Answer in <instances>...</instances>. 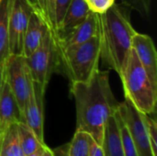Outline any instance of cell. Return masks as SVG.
Wrapping results in <instances>:
<instances>
[{
  "label": "cell",
  "mask_w": 157,
  "mask_h": 156,
  "mask_svg": "<svg viewBox=\"0 0 157 156\" xmlns=\"http://www.w3.org/2000/svg\"><path fill=\"white\" fill-rule=\"evenodd\" d=\"M13 0H0V64L9 56L8 19Z\"/></svg>",
  "instance_id": "17"
},
{
  "label": "cell",
  "mask_w": 157,
  "mask_h": 156,
  "mask_svg": "<svg viewBox=\"0 0 157 156\" xmlns=\"http://www.w3.org/2000/svg\"><path fill=\"white\" fill-rule=\"evenodd\" d=\"M40 156H54V154H53V153H52V150H51L50 148H48V147L46 146L45 149H44V151H43V153L41 154V155Z\"/></svg>",
  "instance_id": "30"
},
{
  "label": "cell",
  "mask_w": 157,
  "mask_h": 156,
  "mask_svg": "<svg viewBox=\"0 0 157 156\" xmlns=\"http://www.w3.org/2000/svg\"><path fill=\"white\" fill-rule=\"evenodd\" d=\"M132 47L152 84L157 87V52L152 38L136 32L132 37Z\"/></svg>",
  "instance_id": "10"
},
{
  "label": "cell",
  "mask_w": 157,
  "mask_h": 156,
  "mask_svg": "<svg viewBox=\"0 0 157 156\" xmlns=\"http://www.w3.org/2000/svg\"><path fill=\"white\" fill-rule=\"evenodd\" d=\"M71 2L72 0H55V22L57 27V35H58V29L64 17V15Z\"/></svg>",
  "instance_id": "24"
},
{
  "label": "cell",
  "mask_w": 157,
  "mask_h": 156,
  "mask_svg": "<svg viewBox=\"0 0 157 156\" xmlns=\"http://www.w3.org/2000/svg\"><path fill=\"white\" fill-rule=\"evenodd\" d=\"M89 156H104L103 149L101 145L98 144L94 139L92 138L90 141V148H89Z\"/></svg>",
  "instance_id": "26"
},
{
  "label": "cell",
  "mask_w": 157,
  "mask_h": 156,
  "mask_svg": "<svg viewBox=\"0 0 157 156\" xmlns=\"http://www.w3.org/2000/svg\"><path fill=\"white\" fill-rule=\"evenodd\" d=\"M97 36L99 40L100 60L120 75L128 53L132 49V37L137 32L126 9L114 4L103 13H96Z\"/></svg>",
  "instance_id": "2"
},
{
  "label": "cell",
  "mask_w": 157,
  "mask_h": 156,
  "mask_svg": "<svg viewBox=\"0 0 157 156\" xmlns=\"http://www.w3.org/2000/svg\"><path fill=\"white\" fill-rule=\"evenodd\" d=\"M5 63L0 64V92H1V89L5 81Z\"/></svg>",
  "instance_id": "29"
},
{
  "label": "cell",
  "mask_w": 157,
  "mask_h": 156,
  "mask_svg": "<svg viewBox=\"0 0 157 156\" xmlns=\"http://www.w3.org/2000/svg\"><path fill=\"white\" fill-rule=\"evenodd\" d=\"M59 72L65 74L71 84L89 81L99 69L100 47L98 36L63 50H58Z\"/></svg>",
  "instance_id": "4"
},
{
  "label": "cell",
  "mask_w": 157,
  "mask_h": 156,
  "mask_svg": "<svg viewBox=\"0 0 157 156\" xmlns=\"http://www.w3.org/2000/svg\"><path fill=\"white\" fill-rule=\"evenodd\" d=\"M33 10L31 0H13L8 19L9 55H23L24 37L29 16Z\"/></svg>",
  "instance_id": "8"
},
{
  "label": "cell",
  "mask_w": 157,
  "mask_h": 156,
  "mask_svg": "<svg viewBox=\"0 0 157 156\" xmlns=\"http://www.w3.org/2000/svg\"><path fill=\"white\" fill-rule=\"evenodd\" d=\"M97 33V16L96 13L91 12L81 24L69 30L68 32L60 35L55 40L57 49L63 50L69 47L82 44L93 37H96Z\"/></svg>",
  "instance_id": "11"
},
{
  "label": "cell",
  "mask_w": 157,
  "mask_h": 156,
  "mask_svg": "<svg viewBox=\"0 0 157 156\" xmlns=\"http://www.w3.org/2000/svg\"><path fill=\"white\" fill-rule=\"evenodd\" d=\"M45 147H46V145H45V143H43V144H41L37 150H35L34 152H32V153H30V154H26V155L24 156H40L41 155V154L43 153Z\"/></svg>",
  "instance_id": "28"
},
{
  "label": "cell",
  "mask_w": 157,
  "mask_h": 156,
  "mask_svg": "<svg viewBox=\"0 0 157 156\" xmlns=\"http://www.w3.org/2000/svg\"><path fill=\"white\" fill-rule=\"evenodd\" d=\"M18 122H23V118L14 94L5 79L0 92V135L11 124Z\"/></svg>",
  "instance_id": "12"
},
{
  "label": "cell",
  "mask_w": 157,
  "mask_h": 156,
  "mask_svg": "<svg viewBox=\"0 0 157 156\" xmlns=\"http://www.w3.org/2000/svg\"><path fill=\"white\" fill-rule=\"evenodd\" d=\"M34 82L47 88L54 72H59V54L55 39L48 29L40 45L33 53L26 57Z\"/></svg>",
  "instance_id": "5"
},
{
  "label": "cell",
  "mask_w": 157,
  "mask_h": 156,
  "mask_svg": "<svg viewBox=\"0 0 157 156\" xmlns=\"http://www.w3.org/2000/svg\"><path fill=\"white\" fill-rule=\"evenodd\" d=\"M118 112L131 134L138 155L156 156L154 154L150 144L147 130L143 119V113L127 98L120 103Z\"/></svg>",
  "instance_id": "7"
},
{
  "label": "cell",
  "mask_w": 157,
  "mask_h": 156,
  "mask_svg": "<svg viewBox=\"0 0 157 156\" xmlns=\"http://www.w3.org/2000/svg\"><path fill=\"white\" fill-rule=\"evenodd\" d=\"M116 0H86L90 10L94 13H103L115 4Z\"/></svg>",
  "instance_id": "25"
},
{
  "label": "cell",
  "mask_w": 157,
  "mask_h": 156,
  "mask_svg": "<svg viewBox=\"0 0 157 156\" xmlns=\"http://www.w3.org/2000/svg\"><path fill=\"white\" fill-rule=\"evenodd\" d=\"M88 4L86 0H72L64 17L58 29V35H63L81 24L91 13ZM56 38V39H57ZM55 39V40H56Z\"/></svg>",
  "instance_id": "15"
},
{
  "label": "cell",
  "mask_w": 157,
  "mask_h": 156,
  "mask_svg": "<svg viewBox=\"0 0 157 156\" xmlns=\"http://www.w3.org/2000/svg\"><path fill=\"white\" fill-rule=\"evenodd\" d=\"M48 28L45 25L43 19L33 8L27 26L25 37H24V48L23 55L25 57L29 56L35 51V50L40 45Z\"/></svg>",
  "instance_id": "13"
},
{
  "label": "cell",
  "mask_w": 157,
  "mask_h": 156,
  "mask_svg": "<svg viewBox=\"0 0 157 156\" xmlns=\"http://www.w3.org/2000/svg\"><path fill=\"white\" fill-rule=\"evenodd\" d=\"M120 77L122 81L125 98L129 99L140 112L148 115L154 113L156 106L157 87L152 84L132 47Z\"/></svg>",
  "instance_id": "3"
},
{
  "label": "cell",
  "mask_w": 157,
  "mask_h": 156,
  "mask_svg": "<svg viewBox=\"0 0 157 156\" xmlns=\"http://www.w3.org/2000/svg\"><path fill=\"white\" fill-rule=\"evenodd\" d=\"M129 7L137 10L142 15H148L151 9L152 0H122Z\"/></svg>",
  "instance_id": "23"
},
{
  "label": "cell",
  "mask_w": 157,
  "mask_h": 156,
  "mask_svg": "<svg viewBox=\"0 0 157 156\" xmlns=\"http://www.w3.org/2000/svg\"></svg>",
  "instance_id": "31"
},
{
  "label": "cell",
  "mask_w": 157,
  "mask_h": 156,
  "mask_svg": "<svg viewBox=\"0 0 157 156\" xmlns=\"http://www.w3.org/2000/svg\"><path fill=\"white\" fill-rule=\"evenodd\" d=\"M0 156H24L18 139L17 123L11 124L0 135Z\"/></svg>",
  "instance_id": "16"
},
{
  "label": "cell",
  "mask_w": 157,
  "mask_h": 156,
  "mask_svg": "<svg viewBox=\"0 0 157 156\" xmlns=\"http://www.w3.org/2000/svg\"><path fill=\"white\" fill-rule=\"evenodd\" d=\"M5 79L14 94L23 118L25 108L33 91V79L24 55L10 54L7 57L5 63Z\"/></svg>",
  "instance_id": "6"
},
{
  "label": "cell",
  "mask_w": 157,
  "mask_h": 156,
  "mask_svg": "<svg viewBox=\"0 0 157 156\" xmlns=\"http://www.w3.org/2000/svg\"><path fill=\"white\" fill-rule=\"evenodd\" d=\"M33 8L43 19L48 29L57 38V27L55 22V0H31Z\"/></svg>",
  "instance_id": "18"
},
{
  "label": "cell",
  "mask_w": 157,
  "mask_h": 156,
  "mask_svg": "<svg viewBox=\"0 0 157 156\" xmlns=\"http://www.w3.org/2000/svg\"><path fill=\"white\" fill-rule=\"evenodd\" d=\"M67 150H68V144H65L63 146H61L55 150H52V153L54 156H68L67 155Z\"/></svg>",
  "instance_id": "27"
},
{
  "label": "cell",
  "mask_w": 157,
  "mask_h": 156,
  "mask_svg": "<svg viewBox=\"0 0 157 156\" xmlns=\"http://www.w3.org/2000/svg\"><path fill=\"white\" fill-rule=\"evenodd\" d=\"M115 116L119 124V128H120V132H121V143H122V147H123V151H124V155L125 156H139L137 150L135 148L134 143L131 137V134L126 127V125L124 124L123 120H121L118 110L115 112Z\"/></svg>",
  "instance_id": "21"
},
{
  "label": "cell",
  "mask_w": 157,
  "mask_h": 156,
  "mask_svg": "<svg viewBox=\"0 0 157 156\" xmlns=\"http://www.w3.org/2000/svg\"><path fill=\"white\" fill-rule=\"evenodd\" d=\"M143 119L145 123V127L147 130L150 144L152 147V150L154 154L156 155V148H157V123L156 120L153 118H151L148 114L143 113Z\"/></svg>",
  "instance_id": "22"
},
{
  "label": "cell",
  "mask_w": 157,
  "mask_h": 156,
  "mask_svg": "<svg viewBox=\"0 0 157 156\" xmlns=\"http://www.w3.org/2000/svg\"><path fill=\"white\" fill-rule=\"evenodd\" d=\"M92 137L81 131H75V133L71 141L68 143V156H89L90 141Z\"/></svg>",
  "instance_id": "20"
},
{
  "label": "cell",
  "mask_w": 157,
  "mask_h": 156,
  "mask_svg": "<svg viewBox=\"0 0 157 156\" xmlns=\"http://www.w3.org/2000/svg\"><path fill=\"white\" fill-rule=\"evenodd\" d=\"M101 147L104 156H125L115 113L109 118L105 124Z\"/></svg>",
  "instance_id": "14"
},
{
  "label": "cell",
  "mask_w": 157,
  "mask_h": 156,
  "mask_svg": "<svg viewBox=\"0 0 157 156\" xmlns=\"http://www.w3.org/2000/svg\"><path fill=\"white\" fill-rule=\"evenodd\" d=\"M17 133L19 143L24 155L37 150L44 143H40L33 131L24 122L17 123Z\"/></svg>",
  "instance_id": "19"
},
{
  "label": "cell",
  "mask_w": 157,
  "mask_h": 156,
  "mask_svg": "<svg viewBox=\"0 0 157 156\" xmlns=\"http://www.w3.org/2000/svg\"><path fill=\"white\" fill-rule=\"evenodd\" d=\"M70 92L75 101L76 131L101 145L105 124L120 105L109 85V71L98 69L89 81L71 84Z\"/></svg>",
  "instance_id": "1"
},
{
  "label": "cell",
  "mask_w": 157,
  "mask_h": 156,
  "mask_svg": "<svg viewBox=\"0 0 157 156\" xmlns=\"http://www.w3.org/2000/svg\"><path fill=\"white\" fill-rule=\"evenodd\" d=\"M46 88L33 81V91L24 110L23 119L40 143L43 142V106Z\"/></svg>",
  "instance_id": "9"
}]
</instances>
